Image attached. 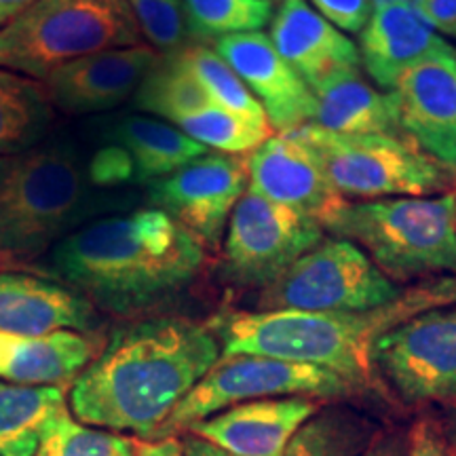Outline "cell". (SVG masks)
<instances>
[{"label":"cell","mask_w":456,"mask_h":456,"mask_svg":"<svg viewBox=\"0 0 456 456\" xmlns=\"http://www.w3.org/2000/svg\"><path fill=\"white\" fill-rule=\"evenodd\" d=\"M402 134L437 163L456 165V51L410 68L391 89Z\"/></svg>","instance_id":"obj_14"},{"label":"cell","mask_w":456,"mask_h":456,"mask_svg":"<svg viewBox=\"0 0 456 456\" xmlns=\"http://www.w3.org/2000/svg\"><path fill=\"white\" fill-rule=\"evenodd\" d=\"M269 38L311 91L332 74L362 64L357 45L305 0H283L279 4Z\"/></svg>","instance_id":"obj_20"},{"label":"cell","mask_w":456,"mask_h":456,"mask_svg":"<svg viewBox=\"0 0 456 456\" xmlns=\"http://www.w3.org/2000/svg\"><path fill=\"white\" fill-rule=\"evenodd\" d=\"M37 456H135V450L121 433L77 420L66 403L45 425Z\"/></svg>","instance_id":"obj_28"},{"label":"cell","mask_w":456,"mask_h":456,"mask_svg":"<svg viewBox=\"0 0 456 456\" xmlns=\"http://www.w3.org/2000/svg\"><path fill=\"white\" fill-rule=\"evenodd\" d=\"M374 3H379V0H374Z\"/></svg>","instance_id":"obj_39"},{"label":"cell","mask_w":456,"mask_h":456,"mask_svg":"<svg viewBox=\"0 0 456 456\" xmlns=\"http://www.w3.org/2000/svg\"><path fill=\"white\" fill-rule=\"evenodd\" d=\"M363 456H408L406 454V444L397 437H385L379 444H374Z\"/></svg>","instance_id":"obj_36"},{"label":"cell","mask_w":456,"mask_h":456,"mask_svg":"<svg viewBox=\"0 0 456 456\" xmlns=\"http://www.w3.org/2000/svg\"><path fill=\"white\" fill-rule=\"evenodd\" d=\"M142 38L159 55H175L191 47L184 0H125Z\"/></svg>","instance_id":"obj_30"},{"label":"cell","mask_w":456,"mask_h":456,"mask_svg":"<svg viewBox=\"0 0 456 456\" xmlns=\"http://www.w3.org/2000/svg\"><path fill=\"white\" fill-rule=\"evenodd\" d=\"M135 456H184L182 454V442L175 437H165V440H135L134 442Z\"/></svg>","instance_id":"obj_34"},{"label":"cell","mask_w":456,"mask_h":456,"mask_svg":"<svg viewBox=\"0 0 456 456\" xmlns=\"http://www.w3.org/2000/svg\"><path fill=\"white\" fill-rule=\"evenodd\" d=\"M249 186L271 201L311 216L319 224L346 203L330 186L317 159L292 131L269 135L248 157Z\"/></svg>","instance_id":"obj_16"},{"label":"cell","mask_w":456,"mask_h":456,"mask_svg":"<svg viewBox=\"0 0 456 456\" xmlns=\"http://www.w3.org/2000/svg\"><path fill=\"white\" fill-rule=\"evenodd\" d=\"M452 37H454V38H456V30H454V32H452Z\"/></svg>","instance_id":"obj_38"},{"label":"cell","mask_w":456,"mask_h":456,"mask_svg":"<svg viewBox=\"0 0 456 456\" xmlns=\"http://www.w3.org/2000/svg\"><path fill=\"white\" fill-rule=\"evenodd\" d=\"M402 292L359 245L336 237L319 241L262 288L256 311H368Z\"/></svg>","instance_id":"obj_8"},{"label":"cell","mask_w":456,"mask_h":456,"mask_svg":"<svg viewBox=\"0 0 456 456\" xmlns=\"http://www.w3.org/2000/svg\"><path fill=\"white\" fill-rule=\"evenodd\" d=\"M374 366L406 402L456 397V305L393 328L374 346Z\"/></svg>","instance_id":"obj_12"},{"label":"cell","mask_w":456,"mask_h":456,"mask_svg":"<svg viewBox=\"0 0 456 456\" xmlns=\"http://www.w3.org/2000/svg\"><path fill=\"white\" fill-rule=\"evenodd\" d=\"M249 186L245 157L205 152L146 186L148 208L161 209L203 245H218Z\"/></svg>","instance_id":"obj_11"},{"label":"cell","mask_w":456,"mask_h":456,"mask_svg":"<svg viewBox=\"0 0 456 456\" xmlns=\"http://www.w3.org/2000/svg\"><path fill=\"white\" fill-rule=\"evenodd\" d=\"M292 134L315 155L330 186L345 199L423 197L450 184L446 165L399 135L334 134L315 123Z\"/></svg>","instance_id":"obj_7"},{"label":"cell","mask_w":456,"mask_h":456,"mask_svg":"<svg viewBox=\"0 0 456 456\" xmlns=\"http://www.w3.org/2000/svg\"><path fill=\"white\" fill-rule=\"evenodd\" d=\"M315 412L311 397L256 399L199 420L186 433L228 456H285L296 433Z\"/></svg>","instance_id":"obj_17"},{"label":"cell","mask_w":456,"mask_h":456,"mask_svg":"<svg viewBox=\"0 0 456 456\" xmlns=\"http://www.w3.org/2000/svg\"><path fill=\"white\" fill-rule=\"evenodd\" d=\"M319 241L323 226L315 218L248 186L226 224L224 275L241 288L262 289Z\"/></svg>","instance_id":"obj_10"},{"label":"cell","mask_w":456,"mask_h":456,"mask_svg":"<svg viewBox=\"0 0 456 456\" xmlns=\"http://www.w3.org/2000/svg\"><path fill=\"white\" fill-rule=\"evenodd\" d=\"M174 127H178L182 134H186L188 138L208 151L224 152V155L252 152L271 135V131H262L245 123L243 118L224 110L216 102H208L205 106L182 117Z\"/></svg>","instance_id":"obj_29"},{"label":"cell","mask_w":456,"mask_h":456,"mask_svg":"<svg viewBox=\"0 0 456 456\" xmlns=\"http://www.w3.org/2000/svg\"><path fill=\"white\" fill-rule=\"evenodd\" d=\"M159 57L148 45L100 51L60 66L43 85L55 110L77 117L108 112L134 100Z\"/></svg>","instance_id":"obj_13"},{"label":"cell","mask_w":456,"mask_h":456,"mask_svg":"<svg viewBox=\"0 0 456 456\" xmlns=\"http://www.w3.org/2000/svg\"><path fill=\"white\" fill-rule=\"evenodd\" d=\"M95 191L89 157L68 135L0 157V266L41 262L91 222Z\"/></svg>","instance_id":"obj_4"},{"label":"cell","mask_w":456,"mask_h":456,"mask_svg":"<svg viewBox=\"0 0 456 456\" xmlns=\"http://www.w3.org/2000/svg\"><path fill=\"white\" fill-rule=\"evenodd\" d=\"M351 383L326 368L262 355H222L175 406L155 440L174 437L199 420L256 399L336 397Z\"/></svg>","instance_id":"obj_9"},{"label":"cell","mask_w":456,"mask_h":456,"mask_svg":"<svg viewBox=\"0 0 456 456\" xmlns=\"http://www.w3.org/2000/svg\"><path fill=\"white\" fill-rule=\"evenodd\" d=\"M203 243L155 208L95 218L61 239L37 269L110 315L134 317L188 288Z\"/></svg>","instance_id":"obj_2"},{"label":"cell","mask_w":456,"mask_h":456,"mask_svg":"<svg viewBox=\"0 0 456 456\" xmlns=\"http://www.w3.org/2000/svg\"><path fill=\"white\" fill-rule=\"evenodd\" d=\"M214 51L260 102L271 129L285 134L313 123L315 95L298 72L277 53L266 34H232L216 41Z\"/></svg>","instance_id":"obj_15"},{"label":"cell","mask_w":456,"mask_h":456,"mask_svg":"<svg viewBox=\"0 0 456 456\" xmlns=\"http://www.w3.org/2000/svg\"><path fill=\"white\" fill-rule=\"evenodd\" d=\"M311 3L330 24L349 34L362 32L374 11V0H311Z\"/></svg>","instance_id":"obj_31"},{"label":"cell","mask_w":456,"mask_h":456,"mask_svg":"<svg viewBox=\"0 0 456 456\" xmlns=\"http://www.w3.org/2000/svg\"><path fill=\"white\" fill-rule=\"evenodd\" d=\"M313 95H315L313 123L317 127L346 135L385 134L406 138L399 127L397 104L391 91H383L368 83L359 68L332 74L313 89Z\"/></svg>","instance_id":"obj_23"},{"label":"cell","mask_w":456,"mask_h":456,"mask_svg":"<svg viewBox=\"0 0 456 456\" xmlns=\"http://www.w3.org/2000/svg\"><path fill=\"white\" fill-rule=\"evenodd\" d=\"M34 3H38V0H0V28L7 26L13 17L24 13Z\"/></svg>","instance_id":"obj_37"},{"label":"cell","mask_w":456,"mask_h":456,"mask_svg":"<svg viewBox=\"0 0 456 456\" xmlns=\"http://www.w3.org/2000/svg\"><path fill=\"white\" fill-rule=\"evenodd\" d=\"M182 454L184 456H228L226 452H222L220 448L212 446V444L201 440V437L191 436V433H188L186 440L182 442Z\"/></svg>","instance_id":"obj_35"},{"label":"cell","mask_w":456,"mask_h":456,"mask_svg":"<svg viewBox=\"0 0 456 456\" xmlns=\"http://www.w3.org/2000/svg\"><path fill=\"white\" fill-rule=\"evenodd\" d=\"M456 305V275L431 279L403 289L395 300L368 311L232 313L209 326L222 355H262L311 363L342 376L355 387L370 379L376 342L408 319Z\"/></svg>","instance_id":"obj_3"},{"label":"cell","mask_w":456,"mask_h":456,"mask_svg":"<svg viewBox=\"0 0 456 456\" xmlns=\"http://www.w3.org/2000/svg\"><path fill=\"white\" fill-rule=\"evenodd\" d=\"M220 357L218 336L203 323L180 317L121 323L70 385L68 408L89 427L155 440Z\"/></svg>","instance_id":"obj_1"},{"label":"cell","mask_w":456,"mask_h":456,"mask_svg":"<svg viewBox=\"0 0 456 456\" xmlns=\"http://www.w3.org/2000/svg\"><path fill=\"white\" fill-rule=\"evenodd\" d=\"M146 45L125 0H38L0 28V68L45 81L78 57Z\"/></svg>","instance_id":"obj_6"},{"label":"cell","mask_w":456,"mask_h":456,"mask_svg":"<svg viewBox=\"0 0 456 456\" xmlns=\"http://www.w3.org/2000/svg\"><path fill=\"white\" fill-rule=\"evenodd\" d=\"M454 180H456V178H454ZM454 184H456V182H454Z\"/></svg>","instance_id":"obj_40"},{"label":"cell","mask_w":456,"mask_h":456,"mask_svg":"<svg viewBox=\"0 0 456 456\" xmlns=\"http://www.w3.org/2000/svg\"><path fill=\"white\" fill-rule=\"evenodd\" d=\"M55 108L41 81L0 68V157L49 138Z\"/></svg>","instance_id":"obj_24"},{"label":"cell","mask_w":456,"mask_h":456,"mask_svg":"<svg viewBox=\"0 0 456 456\" xmlns=\"http://www.w3.org/2000/svg\"><path fill=\"white\" fill-rule=\"evenodd\" d=\"M98 323V309L66 285L28 273H0V334H91Z\"/></svg>","instance_id":"obj_19"},{"label":"cell","mask_w":456,"mask_h":456,"mask_svg":"<svg viewBox=\"0 0 456 456\" xmlns=\"http://www.w3.org/2000/svg\"><path fill=\"white\" fill-rule=\"evenodd\" d=\"M184 57L197 81L203 85V89L208 91L216 104L243 118L245 123L254 125V127L273 131L260 102L254 98L252 91L245 87V83L239 78V74L214 49L205 47V45H191L184 49Z\"/></svg>","instance_id":"obj_26"},{"label":"cell","mask_w":456,"mask_h":456,"mask_svg":"<svg viewBox=\"0 0 456 456\" xmlns=\"http://www.w3.org/2000/svg\"><path fill=\"white\" fill-rule=\"evenodd\" d=\"M102 142L127 159L134 184H151L192 159L209 152L167 121L144 114H123L95 125Z\"/></svg>","instance_id":"obj_22"},{"label":"cell","mask_w":456,"mask_h":456,"mask_svg":"<svg viewBox=\"0 0 456 456\" xmlns=\"http://www.w3.org/2000/svg\"><path fill=\"white\" fill-rule=\"evenodd\" d=\"M191 38L216 43L232 34L260 32L275 15L273 0H184Z\"/></svg>","instance_id":"obj_27"},{"label":"cell","mask_w":456,"mask_h":456,"mask_svg":"<svg viewBox=\"0 0 456 456\" xmlns=\"http://www.w3.org/2000/svg\"><path fill=\"white\" fill-rule=\"evenodd\" d=\"M61 406V387H26L0 380V456H37L47 420Z\"/></svg>","instance_id":"obj_25"},{"label":"cell","mask_w":456,"mask_h":456,"mask_svg":"<svg viewBox=\"0 0 456 456\" xmlns=\"http://www.w3.org/2000/svg\"><path fill=\"white\" fill-rule=\"evenodd\" d=\"M98 353L94 336L70 330L45 336L0 334V380L64 389Z\"/></svg>","instance_id":"obj_21"},{"label":"cell","mask_w":456,"mask_h":456,"mask_svg":"<svg viewBox=\"0 0 456 456\" xmlns=\"http://www.w3.org/2000/svg\"><path fill=\"white\" fill-rule=\"evenodd\" d=\"M323 228L363 248L391 281L456 275V195L346 201Z\"/></svg>","instance_id":"obj_5"},{"label":"cell","mask_w":456,"mask_h":456,"mask_svg":"<svg viewBox=\"0 0 456 456\" xmlns=\"http://www.w3.org/2000/svg\"><path fill=\"white\" fill-rule=\"evenodd\" d=\"M408 456H448L440 437L431 431V427L419 425L410 440Z\"/></svg>","instance_id":"obj_33"},{"label":"cell","mask_w":456,"mask_h":456,"mask_svg":"<svg viewBox=\"0 0 456 456\" xmlns=\"http://www.w3.org/2000/svg\"><path fill=\"white\" fill-rule=\"evenodd\" d=\"M412 4L436 30L446 34L456 30V0H412Z\"/></svg>","instance_id":"obj_32"},{"label":"cell","mask_w":456,"mask_h":456,"mask_svg":"<svg viewBox=\"0 0 456 456\" xmlns=\"http://www.w3.org/2000/svg\"><path fill=\"white\" fill-rule=\"evenodd\" d=\"M454 51L427 24L412 0H379L368 26L359 32V57L372 83L391 91L410 68Z\"/></svg>","instance_id":"obj_18"}]
</instances>
